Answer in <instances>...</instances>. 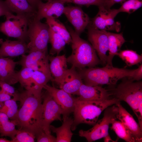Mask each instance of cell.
<instances>
[{
    "mask_svg": "<svg viewBox=\"0 0 142 142\" xmlns=\"http://www.w3.org/2000/svg\"><path fill=\"white\" fill-rule=\"evenodd\" d=\"M17 101L21 107L18 110L16 120L19 129L28 131L36 136L44 131L42 126L43 106L42 98H38L26 90L17 92Z\"/></svg>",
    "mask_w": 142,
    "mask_h": 142,
    "instance_id": "obj_1",
    "label": "cell"
},
{
    "mask_svg": "<svg viewBox=\"0 0 142 142\" xmlns=\"http://www.w3.org/2000/svg\"><path fill=\"white\" fill-rule=\"evenodd\" d=\"M135 69L118 68L107 65L102 68L78 69V71L86 85L95 86L104 84L114 85L119 80L131 76Z\"/></svg>",
    "mask_w": 142,
    "mask_h": 142,
    "instance_id": "obj_2",
    "label": "cell"
},
{
    "mask_svg": "<svg viewBox=\"0 0 142 142\" xmlns=\"http://www.w3.org/2000/svg\"><path fill=\"white\" fill-rule=\"evenodd\" d=\"M68 29L72 38V52L67 58V62L78 69L94 67L102 63L91 44L81 38L71 28Z\"/></svg>",
    "mask_w": 142,
    "mask_h": 142,
    "instance_id": "obj_3",
    "label": "cell"
},
{
    "mask_svg": "<svg viewBox=\"0 0 142 142\" xmlns=\"http://www.w3.org/2000/svg\"><path fill=\"white\" fill-rule=\"evenodd\" d=\"M120 102L113 98L108 100L97 101H83L76 98L74 119L71 129L74 130L79 124H86L94 125L97 121L102 112L106 108Z\"/></svg>",
    "mask_w": 142,
    "mask_h": 142,
    "instance_id": "obj_4",
    "label": "cell"
},
{
    "mask_svg": "<svg viewBox=\"0 0 142 142\" xmlns=\"http://www.w3.org/2000/svg\"><path fill=\"white\" fill-rule=\"evenodd\" d=\"M111 94L119 101L126 103L135 113L142 102V82L124 80L118 85Z\"/></svg>",
    "mask_w": 142,
    "mask_h": 142,
    "instance_id": "obj_5",
    "label": "cell"
},
{
    "mask_svg": "<svg viewBox=\"0 0 142 142\" xmlns=\"http://www.w3.org/2000/svg\"><path fill=\"white\" fill-rule=\"evenodd\" d=\"M104 110L103 118L97 121L92 128L87 130H79L80 136L85 138L88 142H91L104 138L109 134V125L113 120L116 119L118 108L116 104H114Z\"/></svg>",
    "mask_w": 142,
    "mask_h": 142,
    "instance_id": "obj_6",
    "label": "cell"
},
{
    "mask_svg": "<svg viewBox=\"0 0 142 142\" xmlns=\"http://www.w3.org/2000/svg\"><path fill=\"white\" fill-rule=\"evenodd\" d=\"M27 33L29 50L36 49L48 52L49 33V26L47 24L34 18L28 22Z\"/></svg>",
    "mask_w": 142,
    "mask_h": 142,
    "instance_id": "obj_7",
    "label": "cell"
},
{
    "mask_svg": "<svg viewBox=\"0 0 142 142\" xmlns=\"http://www.w3.org/2000/svg\"><path fill=\"white\" fill-rule=\"evenodd\" d=\"M28 22L26 17L12 13L6 17V21L0 24V32L8 37L26 42L28 39Z\"/></svg>",
    "mask_w": 142,
    "mask_h": 142,
    "instance_id": "obj_8",
    "label": "cell"
},
{
    "mask_svg": "<svg viewBox=\"0 0 142 142\" xmlns=\"http://www.w3.org/2000/svg\"><path fill=\"white\" fill-rule=\"evenodd\" d=\"M97 14L90 20V24L94 27L102 31H113L119 32L121 24L116 22L114 18L119 12L118 9H111L103 6L98 7Z\"/></svg>",
    "mask_w": 142,
    "mask_h": 142,
    "instance_id": "obj_9",
    "label": "cell"
},
{
    "mask_svg": "<svg viewBox=\"0 0 142 142\" xmlns=\"http://www.w3.org/2000/svg\"><path fill=\"white\" fill-rule=\"evenodd\" d=\"M28 54L22 55L18 64L22 67L27 68L34 71H39L51 75L49 68L48 52L38 49L29 50Z\"/></svg>",
    "mask_w": 142,
    "mask_h": 142,
    "instance_id": "obj_10",
    "label": "cell"
},
{
    "mask_svg": "<svg viewBox=\"0 0 142 142\" xmlns=\"http://www.w3.org/2000/svg\"><path fill=\"white\" fill-rule=\"evenodd\" d=\"M42 97L43 99L42 128L45 133L50 134L51 123L55 120L62 121L61 116L63 111L60 106L47 91L42 94Z\"/></svg>",
    "mask_w": 142,
    "mask_h": 142,
    "instance_id": "obj_11",
    "label": "cell"
},
{
    "mask_svg": "<svg viewBox=\"0 0 142 142\" xmlns=\"http://www.w3.org/2000/svg\"><path fill=\"white\" fill-rule=\"evenodd\" d=\"M88 38L91 45L98 54L99 59L104 64L107 62L108 51L107 31L99 30L89 23L87 26Z\"/></svg>",
    "mask_w": 142,
    "mask_h": 142,
    "instance_id": "obj_12",
    "label": "cell"
},
{
    "mask_svg": "<svg viewBox=\"0 0 142 142\" xmlns=\"http://www.w3.org/2000/svg\"><path fill=\"white\" fill-rule=\"evenodd\" d=\"M45 89L60 106L63 111V119L69 116L74 109L76 98L62 89L56 88L47 84L44 86Z\"/></svg>",
    "mask_w": 142,
    "mask_h": 142,
    "instance_id": "obj_13",
    "label": "cell"
},
{
    "mask_svg": "<svg viewBox=\"0 0 142 142\" xmlns=\"http://www.w3.org/2000/svg\"><path fill=\"white\" fill-rule=\"evenodd\" d=\"M63 14L73 26L75 32L79 36L90 21L88 15L79 7H65Z\"/></svg>",
    "mask_w": 142,
    "mask_h": 142,
    "instance_id": "obj_14",
    "label": "cell"
},
{
    "mask_svg": "<svg viewBox=\"0 0 142 142\" xmlns=\"http://www.w3.org/2000/svg\"><path fill=\"white\" fill-rule=\"evenodd\" d=\"M45 3L42 0L37 6V13L35 18L40 21L43 18L53 16L56 18L63 13L65 7L63 2L56 0H45Z\"/></svg>",
    "mask_w": 142,
    "mask_h": 142,
    "instance_id": "obj_15",
    "label": "cell"
},
{
    "mask_svg": "<svg viewBox=\"0 0 142 142\" xmlns=\"http://www.w3.org/2000/svg\"><path fill=\"white\" fill-rule=\"evenodd\" d=\"M112 94L105 88L99 85L90 86L83 83L79 89L77 97L81 101H97L104 100L111 98Z\"/></svg>",
    "mask_w": 142,
    "mask_h": 142,
    "instance_id": "obj_16",
    "label": "cell"
},
{
    "mask_svg": "<svg viewBox=\"0 0 142 142\" xmlns=\"http://www.w3.org/2000/svg\"><path fill=\"white\" fill-rule=\"evenodd\" d=\"M118 108L116 115L119 119L128 129L136 139L137 142L142 141V130L134 118L120 102L115 104Z\"/></svg>",
    "mask_w": 142,
    "mask_h": 142,
    "instance_id": "obj_17",
    "label": "cell"
},
{
    "mask_svg": "<svg viewBox=\"0 0 142 142\" xmlns=\"http://www.w3.org/2000/svg\"><path fill=\"white\" fill-rule=\"evenodd\" d=\"M0 58L13 57L25 54L29 49L27 43L19 40H11L6 39L1 43Z\"/></svg>",
    "mask_w": 142,
    "mask_h": 142,
    "instance_id": "obj_18",
    "label": "cell"
},
{
    "mask_svg": "<svg viewBox=\"0 0 142 142\" xmlns=\"http://www.w3.org/2000/svg\"><path fill=\"white\" fill-rule=\"evenodd\" d=\"M49 68L51 74L54 78V81L60 87L62 84L67 72V61L65 54L52 57L49 55Z\"/></svg>",
    "mask_w": 142,
    "mask_h": 142,
    "instance_id": "obj_19",
    "label": "cell"
},
{
    "mask_svg": "<svg viewBox=\"0 0 142 142\" xmlns=\"http://www.w3.org/2000/svg\"><path fill=\"white\" fill-rule=\"evenodd\" d=\"M8 8L12 13L23 16L29 21L33 19L37 13V10L27 0H5Z\"/></svg>",
    "mask_w": 142,
    "mask_h": 142,
    "instance_id": "obj_20",
    "label": "cell"
},
{
    "mask_svg": "<svg viewBox=\"0 0 142 142\" xmlns=\"http://www.w3.org/2000/svg\"><path fill=\"white\" fill-rule=\"evenodd\" d=\"M83 83L82 80L76 68L72 67L68 69L64 78L62 89L71 95H78L80 88Z\"/></svg>",
    "mask_w": 142,
    "mask_h": 142,
    "instance_id": "obj_21",
    "label": "cell"
},
{
    "mask_svg": "<svg viewBox=\"0 0 142 142\" xmlns=\"http://www.w3.org/2000/svg\"><path fill=\"white\" fill-rule=\"evenodd\" d=\"M18 62L9 57L0 58V79L10 85L18 82L15 68Z\"/></svg>",
    "mask_w": 142,
    "mask_h": 142,
    "instance_id": "obj_22",
    "label": "cell"
},
{
    "mask_svg": "<svg viewBox=\"0 0 142 142\" xmlns=\"http://www.w3.org/2000/svg\"><path fill=\"white\" fill-rule=\"evenodd\" d=\"M109 55H108L107 64L113 65V59L115 55H117L123 44L126 41L123 33H115L107 32Z\"/></svg>",
    "mask_w": 142,
    "mask_h": 142,
    "instance_id": "obj_23",
    "label": "cell"
},
{
    "mask_svg": "<svg viewBox=\"0 0 142 142\" xmlns=\"http://www.w3.org/2000/svg\"><path fill=\"white\" fill-rule=\"evenodd\" d=\"M54 81L51 75L39 71H34L32 77L31 86L29 91L35 96L42 98V91L49 81Z\"/></svg>",
    "mask_w": 142,
    "mask_h": 142,
    "instance_id": "obj_24",
    "label": "cell"
},
{
    "mask_svg": "<svg viewBox=\"0 0 142 142\" xmlns=\"http://www.w3.org/2000/svg\"><path fill=\"white\" fill-rule=\"evenodd\" d=\"M73 119L68 116L63 120L62 125L59 127H55L50 125L51 131L56 135V142H70L71 141L73 134L71 131V126Z\"/></svg>",
    "mask_w": 142,
    "mask_h": 142,
    "instance_id": "obj_25",
    "label": "cell"
},
{
    "mask_svg": "<svg viewBox=\"0 0 142 142\" xmlns=\"http://www.w3.org/2000/svg\"><path fill=\"white\" fill-rule=\"evenodd\" d=\"M46 19V23L55 32L63 38L66 44L71 43L72 38L70 34L62 23L53 16L49 17Z\"/></svg>",
    "mask_w": 142,
    "mask_h": 142,
    "instance_id": "obj_26",
    "label": "cell"
},
{
    "mask_svg": "<svg viewBox=\"0 0 142 142\" xmlns=\"http://www.w3.org/2000/svg\"><path fill=\"white\" fill-rule=\"evenodd\" d=\"M116 119L113 120L111 124V129L115 133L117 136L127 142H137L130 132L120 121Z\"/></svg>",
    "mask_w": 142,
    "mask_h": 142,
    "instance_id": "obj_27",
    "label": "cell"
},
{
    "mask_svg": "<svg viewBox=\"0 0 142 142\" xmlns=\"http://www.w3.org/2000/svg\"><path fill=\"white\" fill-rule=\"evenodd\" d=\"M49 42L51 45L49 54L52 55L56 54L58 55L64 48L66 43L63 38L55 32L49 26Z\"/></svg>",
    "mask_w": 142,
    "mask_h": 142,
    "instance_id": "obj_28",
    "label": "cell"
},
{
    "mask_svg": "<svg viewBox=\"0 0 142 142\" xmlns=\"http://www.w3.org/2000/svg\"><path fill=\"white\" fill-rule=\"evenodd\" d=\"M117 55L129 67L137 64L142 61V55L138 54L136 52L131 50L120 51Z\"/></svg>",
    "mask_w": 142,
    "mask_h": 142,
    "instance_id": "obj_29",
    "label": "cell"
},
{
    "mask_svg": "<svg viewBox=\"0 0 142 142\" xmlns=\"http://www.w3.org/2000/svg\"><path fill=\"white\" fill-rule=\"evenodd\" d=\"M14 98L4 102L3 105L0 108V111L6 114L11 120H16L18 110Z\"/></svg>",
    "mask_w": 142,
    "mask_h": 142,
    "instance_id": "obj_30",
    "label": "cell"
},
{
    "mask_svg": "<svg viewBox=\"0 0 142 142\" xmlns=\"http://www.w3.org/2000/svg\"><path fill=\"white\" fill-rule=\"evenodd\" d=\"M34 71L29 68L22 67L19 71L17 72L18 82L22 87L28 91L31 87L32 77Z\"/></svg>",
    "mask_w": 142,
    "mask_h": 142,
    "instance_id": "obj_31",
    "label": "cell"
},
{
    "mask_svg": "<svg viewBox=\"0 0 142 142\" xmlns=\"http://www.w3.org/2000/svg\"><path fill=\"white\" fill-rule=\"evenodd\" d=\"M61 1L64 3H71L85 6L88 7L94 5L98 6H103L110 8L112 6L110 0H56Z\"/></svg>",
    "mask_w": 142,
    "mask_h": 142,
    "instance_id": "obj_32",
    "label": "cell"
},
{
    "mask_svg": "<svg viewBox=\"0 0 142 142\" xmlns=\"http://www.w3.org/2000/svg\"><path fill=\"white\" fill-rule=\"evenodd\" d=\"M142 0H128L125 1L118 9L119 12L132 13L142 6Z\"/></svg>",
    "mask_w": 142,
    "mask_h": 142,
    "instance_id": "obj_33",
    "label": "cell"
},
{
    "mask_svg": "<svg viewBox=\"0 0 142 142\" xmlns=\"http://www.w3.org/2000/svg\"><path fill=\"white\" fill-rule=\"evenodd\" d=\"M36 136L32 133L24 130L19 129L12 142H34Z\"/></svg>",
    "mask_w": 142,
    "mask_h": 142,
    "instance_id": "obj_34",
    "label": "cell"
},
{
    "mask_svg": "<svg viewBox=\"0 0 142 142\" xmlns=\"http://www.w3.org/2000/svg\"><path fill=\"white\" fill-rule=\"evenodd\" d=\"M37 142H56V138L50 134L45 133L44 131L40 132L36 136Z\"/></svg>",
    "mask_w": 142,
    "mask_h": 142,
    "instance_id": "obj_35",
    "label": "cell"
},
{
    "mask_svg": "<svg viewBox=\"0 0 142 142\" xmlns=\"http://www.w3.org/2000/svg\"><path fill=\"white\" fill-rule=\"evenodd\" d=\"M0 89L2 91L13 96L16 92L14 88L11 85L0 79Z\"/></svg>",
    "mask_w": 142,
    "mask_h": 142,
    "instance_id": "obj_36",
    "label": "cell"
},
{
    "mask_svg": "<svg viewBox=\"0 0 142 142\" xmlns=\"http://www.w3.org/2000/svg\"><path fill=\"white\" fill-rule=\"evenodd\" d=\"M127 77L128 79L133 81L140 80L142 78V64H141L137 68L135 69L131 76Z\"/></svg>",
    "mask_w": 142,
    "mask_h": 142,
    "instance_id": "obj_37",
    "label": "cell"
},
{
    "mask_svg": "<svg viewBox=\"0 0 142 142\" xmlns=\"http://www.w3.org/2000/svg\"><path fill=\"white\" fill-rule=\"evenodd\" d=\"M12 13L9 9L4 1L0 0V17L4 16L6 17Z\"/></svg>",
    "mask_w": 142,
    "mask_h": 142,
    "instance_id": "obj_38",
    "label": "cell"
},
{
    "mask_svg": "<svg viewBox=\"0 0 142 142\" xmlns=\"http://www.w3.org/2000/svg\"><path fill=\"white\" fill-rule=\"evenodd\" d=\"M142 102L139 104L137 110L134 114L136 116L138 121V124L142 130Z\"/></svg>",
    "mask_w": 142,
    "mask_h": 142,
    "instance_id": "obj_39",
    "label": "cell"
},
{
    "mask_svg": "<svg viewBox=\"0 0 142 142\" xmlns=\"http://www.w3.org/2000/svg\"><path fill=\"white\" fill-rule=\"evenodd\" d=\"M11 96L0 90V106L1 107L3 105V102L11 99Z\"/></svg>",
    "mask_w": 142,
    "mask_h": 142,
    "instance_id": "obj_40",
    "label": "cell"
},
{
    "mask_svg": "<svg viewBox=\"0 0 142 142\" xmlns=\"http://www.w3.org/2000/svg\"><path fill=\"white\" fill-rule=\"evenodd\" d=\"M29 3L37 11V6L39 2L42 0H27Z\"/></svg>",
    "mask_w": 142,
    "mask_h": 142,
    "instance_id": "obj_41",
    "label": "cell"
},
{
    "mask_svg": "<svg viewBox=\"0 0 142 142\" xmlns=\"http://www.w3.org/2000/svg\"><path fill=\"white\" fill-rule=\"evenodd\" d=\"M112 5L116 3H123L126 0H110Z\"/></svg>",
    "mask_w": 142,
    "mask_h": 142,
    "instance_id": "obj_42",
    "label": "cell"
},
{
    "mask_svg": "<svg viewBox=\"0 0 142 142\" xmlns=\"http://www.w3.org/2000/svg\"><path fill=\"white\" fill-rule=\"evenodd\" d=\"M104 138V141L105 142H109L110 141L114 142V141L112 140L109 134Z\"/></svg>",
    "mask_w": 142,
    "mask_h": 142,
    "instance_id": "obj_43",
    "label": "cell"
},
{
    "mask_svg": "<svg viewBox=\"0 0 142 142\" xmlns=\"http://www.w3.org/2000/svg\"><path fill=\"white\" fill-rule=\"evenodd\" d=\"M0 142H12V141L4 138H0Z\"/></svg>",
    "mask_w": 142,
    "mask_h": 142,
    "instance_id": "obj_44",
    "label": "cell"
},
{
    "mask_svg": "<svg viewBox=\"0 0 142 142\" xmlns=\"http://www.w3.org/2000/svg\"><path fill=\"white\" fill-rule=\"evenodd\" d=\"M2 40L1 39H0V44H1L2 42Z\"/></svg>",
    "mask_w": 142,
    "mask_h": 142,
    "instance_id": "obj_45",
    "label": "cell"
}]
</instances>
